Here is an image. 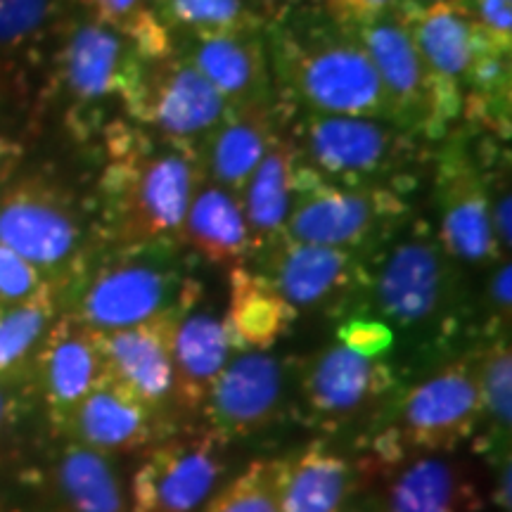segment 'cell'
I'll return each instance as SVG.
<instances>
[{"instance_id":"cell-1","label":"cell","mask_w":512,"mask_h":512,"mask_svg":"<svg viewBox=\"0 0 512 512\" xmlns=\"http://www.w3.org/2000/svg\"><path fill=\"white\" fill-rule=\"evenodd\" d=\"M105 152L93 204L102 242H176L192 195L204 183L200 147L114 119L105 124Z\"/></svg>"},{"instance_id":"cell-2","label":"cell","mask_w":512,"mask_h":512,"mask_svg":"<svg viewBox=\"0 0 512 512\" xmlns=\"http://www.w3.org/2000/svg\"><path fill=\"white\" fill-rule=\"evenodd\" d=\"M280 100L294 112L392 121L380 76L358 38L311 3L287 5L266 29Z\"/></svg>"},{"instance_id":"cell-3","label":"cell","mask_w":512,"mask_h":512,"mask_svg":"<svg viewBox=\"0 0 512 512\" xmlns=\"http://www.w3.org/2000/svg\"><path fill=\"white\" fill-rule=\"evenodd\" d=\"M366 266L356 316L382 320L422 351H448L467 330L472 302L463 266L446 254L430 221L413 216Z\"/></svg>"},{"instance_id":"cell-4","label":"cell","mask_w":512,"mask_h":512,"mask_svg":"<svg viewBox=\"0 0 512 512\" xmlns=\"http://www.w3.org/2000/svg\"><path fill=\"white\" fill-rule=\"evenodd\" d=\"M188 249L178 242H102L57 297L60 313L93 332L176 316L202 299Z\"/></svg>"},{"instance_id":"cell-5","label":"cell","mask_w":512,"mask_h":512,"mask_svg":"<svg viewBox=\"0 0 512 512\" xmlns=\"http://www.w3.org/2000/svg\"><path fill=\"white\" fill-rule=\"evenodd\" d=\"M306 169L332 185L411 195L432 164L434 145L392 121L302 112L287 126Z\"/></svg>"},{"instance_id":"cell-6","label":"cell","mask_w":512,"mask_h":512,"mask_svg":"<svg viewBox=\"0 0 512 512\" xmlns=\"http://www.w3.org/2000/svg\"><path fill=\"white\" fill-rule=\"evenodd\" d=\"M0 245L29 261L60 297L102 235L93 204L60 178L31 171L0 190Z\"/></svg>"},{"instance_id":"cell-7","label":"cell","mask_w":512,"mask_h":512,"mask_svg":"<svg viewBox=\"0 0 512 512\" xmlns=\"http://www.w3.org/2000/svg\"><path fill=\"white\" fill-rule=\"evenodd\" d=\"M482 418L477 349L439 363L392 403L387 425L377 432L366 458L368 472L406 453H453L477 437Z\"/></svg>"},{"instance_id":"cell-8","label":"cell","mask_w":512,"mask_h":512,"mask_svg":"<svg viewBox=\"0 0 512 512\" xmlns=\"http://www.w3.org/2000/svg\"><path fill=\"white\" fill-rule=\"evenodd\" d=\"M145 60L131 41L86 12L74 8L57 31L48 55L50 88L69 107L76 136H88L105 126L102 110L107 102L124 105L143 72Z\"/></svg>"},{"instance_id":"cell-9","label":"cell","mask_w":512,"mask_h":512,"mask_svg":"<svg viewBox=\"0 0 512 512\" xmlns=\"http://www.w3.org/2000/svg\"><path fill=\"white\" fill-rule=\"evenodd\" d=\"M411 219L413 204L401 192L332 185L297 162L294 202L285 223V235L292 240L347 249L368 259Z\"/></svg>"},{"instance_id":"cell-10","label":"cell","mask_w":512,"mask_h":512,"mask_svg":"<svg viewBox=\"0 0 512 512\" xmlns=\"http://www.w3.org/2000/svg\"><path fill=\"white\" fill-rule=\"evenodd\" d=\"M245 266L297 313L318 311L339 320L356 316L368 283L363 256L292 240L285 233L254 247Z\"/></svg>"},{"instance_id":"cell-11","label":"cell","mask_w":512,"mask_h":512,"mask_svg":"<svg viewBox=\"0 0 512 512\" xmlns=\"http://www.w3.org/2000/svg\"><path fill=\"white\" fill-rule=\"evenodd\" d=\"M432 181L434 230L446 254L456 264L472 268L494 266L498 259H505L491 230L484 169L472 128L460 124L434 145Z\"/></svg>"},{"instance_id":"cell-12","label":"cell","mask_w":512,"mask_h":512,"mask_svg":"<svg viewBox=\"0 0 512 512\" xmlns=\"http://www.w3.org/2000/svg\"><path fill=\"white\" fill-rule=\"evenodd\" d=\"M226 470L228 444L209 427L166 434L133 472L131 512H200Z\"/></svg>"},{"instance_id":"cell-13","label":"cell","mask_w":512,"mask_h":512,"mask_svg":"<svg viewBox=\"0 0 512 512\" xmlns=\"http://www.w3.org/2000/svg\"><path fill=\"white\" fill-rule=\"evenodd\" d=\"M297 387L306 425L337 432L387 406L399 375L384 358L354 354L335 342L299 366Z\"/></svg>"},{"instance_id":"cell-14","label":"cell","mask_w":512,"mask_h":512,"mask_svg":"<svg viewBox=\"0 0 512 512\" xmlns=\"http://www.w3.org/2000/svg\"><path fill=\"white\" fill-rule=\"evenodd\" d=\"M121 107L128 121L157 138L197 147L230 110L216 88L174 53L143 64Z\"/></svg>"},{"instance_id":"cell-15","label":"cell","mask_w":512,"mask_h":512,"mask_svg":"<svg viewBox=\"0 0 512 512\" xmlns=\"http://www.w3.org/2000/svg\"><path fill=\"white\" fill-rule=\"evenodd\" d=\"M401 12L422 67L430 76L437 124L446 138L463 114V79L486 34L465 0H444L425 8L401 3Z\"/></svg>"},{"instance_id":"cell-16","label":"cell","mask_w":512,"mask_h":512,"mask_svg":"<svg viewBox=\"0 0 512 512\" xmlns=\"http://www.w3.org/2000/svg\"><path fill=\"white\" fill-rule=\"evenodd\" d=\"M294 363L268 351H238L211 384L202 411L226 444L268 430L290 401Z\"/></svg>"},{"instance_id":"cell-17","label":"cell","mask_w":512,"mask_h":512,"mask_svg":"<svg viewBox=\"0 0 512 512\" xmlns=\"http://www.w3.org/2000/svg\"><path fill=\"white\" fill-rule=\"evenodd\" d=\"M347 29L358 38L380 76L384 93L392 105L394 124L425 143H441L444 133L437 124L430 76L413 46L401 5L363 22L349 24Z\"/></svg>"},{"instance_id":"cell-18","label":"cell","mask_w":512,"mask_h":512,"mask_svg":"<svg viewBox=\"0 0 512 512\" xmlns=\"http://www.w3.org/2000/svg\"><path fill=\"white\" fill-rule=\"evenodd\" d=\"M171 38L174 55L197 69L230 110L280 100L268 60L266 31Z\"/></svg>"},{"instance_id":"cell-19","label":"cell","mask_w":512,"mask_h":512,"mask_svg":"<svg viewBox=\"0 0 512 512\" xmlns=\"http://www.w3.org/2000/svg\"><path fill=\"white\" fill-rule=\"evenodd\" d=\"M375 512H479L484 498L470 467L453 453H406L377 467Z\"/></svg>"},{"instance_id":"cell-20","label":"cell","mask_w":512,"mask_h":512,"mask_svg":"<svg viewBox=\"0 0 512 512\" xmlns=\"http://www.w3.org/2000/svg\"><path fill=\"white\" fill-rule=\"evenodd\" d=\"M176 316L126 330L95 332L107 380L119 384L133 399L169 422L171 413L176 411L174 366L169 349L171 323Z\"/></svg>"},{"instance_id":"cell-21","label":"cell","mask_w":512,"mask_h":512,"mask_svg":"<svg viewBox=\"0 0 512 512\" xmlns=\"http://www.w3.org/2000/svg\"><path fill=\"white\" fill-rule=\"evenodd\" d=\"M102 380L105 363L95 332L60 313L31 366V387L41 396L55 432Z\"/></svg>"},{"instance_id":"cell-22","label":"cell","mask_w":512,"mask_h":512,"mask_svg":"<svg viewBox=\"0 0 512 512\" xmlns=\"http://www.w3.org/2000/svg\"><path fill=\"white\" fill-rule=\"evenodd\" d=\"M171 432L174 422L159 418L107 377L86 399H81L60 430L67 441L93 448L110 458L147 451Z\"/></svg>"},{"instance_id":"cell-23","label":"cell","mask_w":512,"mask_h":512,"mask_svg":"<svg viewBox=\"0 0 512 512\" xmlns=\"http://www.w3.org/2000/svg\"><path fill=\"white\" fill-rule=\"evenodd\" d=\"M294 114L297 112L283 100L228 110L200 143L204 181L221 185L240 197L261 157L290 126Z\"/></svg>"},{"instance_id":"cell-24","label":"cell","mask_w":512,"mask_h":512,"mask_svg":"<svg viewBox=\"0 0 512 512\" xmlns=\"http://www.w3.org/2000/svg\"><path fill=\"white\" fill-rule=\"evenodd\" d=\"M74 0H0V98L27 93Z\"/></svg>"},{"instance_id":"cell-25","label":"cell","mask_w":512,"mask_h":512,"mask_svg":"<svg viewBox=\"0 0 512 512\" xmlns=\"http://www.w3.org/2000/svg\"><path fill=\"white\" fill-rule=\"evenodd\" d=\"M171 366H174L176 411H202L211 384L233 356L223 318L197 304L183 309L171 323Z\"/></svg>"},{"instance_id":"cell-26","label":"cell","mask_w":512,"mask_h":512,"mask_svg":"<svg viewBox=\"0 0 512 512\" xmlns=\"http://www.w3.org/2000/svg\"><path fill=\"white\" fill-rule=\"evenodd\" d=\"M366 467L344 453L311 441L292 458H283L280 512H347Z\"/></svg>"},{"instance_id":"cell-27","label":"cell","mask_w":512,"mask_h":512,"mask_svg":"<svg viewBox=\"0 0 512 512\" xmlns=\"http://www.w3.org/2000/svg\"><path fill=\"white\" fill-rule=\"evenodd\" d=\"M53 512H131L128 489L114 458L64 441L48 465Z\"/></svg>"},{"instance_id":"cell-28","label":"cell","mask_w":512,"mask_h":512,"mask_svg":"<svg viewBox=\"0 0 512 512\" xmlns=\"http://www.w3.org/2000/svg\"><path fill=\"white\" fill-rule=\"evenodd\" d=\"M176 242L207 264L245 266L252 254V238L240 197L204 181L192 195Z\"/></svg>"},{"instance_id":"cell-29","label":"cell","mask_w":512,"mask_h":512,"mask_svg":"<svg viewBox=\"0 0 512 512\" xmlns=\"http://www.w3.org/2000/svg\"><path fill=\"white\" fill-rule=\"evenodd\" d=\"M299 313L247 266L228 268L223 325L233 351H271L292 330Z\"/></svg>"},{"instance_id":"cell-30","label":"cell","mask_w":512,"mask_h":512,"mask_svg":"<svg viewBox=\"0 0 512 512\" xmlns=\"http://www.w3.org/2000/svg\"><path fill=\"white\" fill-rule=\"evenodd\" d=\"M297 147L287 128L273 140L266 155L242 190L240 202L252 238V249L261 242L285 233L287 216L294 202V176H297ZM252 256V254H249Z\"/></svg>"},{"instance_id":"cell-31","label":"cell","mask_w":512,"mask_h":512,"mask_svg":"<svg viewBox=\"0 0 512 512\" xmlns=\"http://www.w3.org/2000/svg\"><path fill=\"white\" fill-rule=\"evenodd\" d=\"M171 36H216L266 31L283 8L271 0H150Z\"/></svg>"},{"instance_id":"cell-32","label":"cell","mask_w":512,"mask_h":512,"mask_svg":"<svg viewBox=\"0 0 512 512\" xmlns=\"http://www.w3.org/2000/svg\"><path fill=\"white\" fill-rule=\"evenodd\" d=\"M477 377L482 396V418H479L477 448L501 463L510 458L512 427V349L510 337L489 339L477 347Z\"/></svg>"},{"instance_id":"cell-33","label":"cell","mask_w":512,"mask_h":512,"mask_svg":"<svg viewBox=\"0 0 512 512\" xmlns=\"http://www.w3.org/2000/svg\"><path fill=\"white\" fill-rule=\"evenodd\" d=\"M60 316L55 290L0 306V380H31L34 358Z\"/></svg>"},{"instance_id":"cell-34","label":"cell","mask_w":512,"mask_h":512,"mask_svg":"<svg viewBox=\"0 0 512 512\" xmlns=\"http://www.w3.org/2000/svg\"><path fill=\"white\" fill-rule=\"evenodd\" d=\"M280 477L283 458L252 460L200 512H280Z\"/></svg>"},{"instance_id":"cell-35","label":"cell","mask_w":512,"mask_h":512,"mask_svg":"<svg viewBox=\"0 0 512 512\" xmlns=\"http://www.w3.org/2000/svg\"><path fill=\"white\" fill-rule=\"evenodd\" d=\"M510 278H512V261L498 259L494 266H489V278H486L484 290V325L482 337L484 342L498 337H510V318H512V297H510Z\"/></svg>"},{"instance_id":"cell-36","label":"cell","mask_w":512,"mask_h":512,"mask_svg":"<svg viewBox=\"0 0 512 512\" xmlns=\"http://www.w3.org/2000/svg\"><path fill=\"white\" fill-rule=\"evenodd\" d=\"M46 290H53V287L29 261L0 245V306L29 302Z\"/></svg>"},{"instance_id":"cell-37","label":"cell","mask_w":512,"mask_h":512,"mask_svg":"<svg viewBox=\"0 0 512 512\" xmlns=\"http://www.w3.org/2000/svg\"><path fill=\"white\" fill-rule=\"evenodd\" d=\"M335 335L342 347L368 358H384L396 342L392 328L370 316H349L339 320Z\"/></svg>"},{"instance_id":"cell-38","label":"cell","mask_w":512,"mask_h":512,"mask_svg":"<svg viewBox=\"0 0 512 512\" xmlns=\"http://www.w3.org/2000/svg\"><path fill=\"white\" fill-rule=\"evenodd\" d=\"M74 3L88 17L117 29L124 36L152 10L150 0H74Z\"/></svg>"},{"instance_id":"cell-39","label":"cell","mask_w":512,"mask_h":512,"mask_svg":"<svg viewBox=\"0 0 512 512\" xmlns=\"http://www.w3.org/2000/svg\"><path fill=\"white\" fill-rule=\"evenodd\" d=\"M472 17L496 46L512 50V0H465Z\"/></svg>"},{"instance_id":"cell-40","label":"cell","mask_w":512,"mask_h":512,"mask_svg":"<svg viewBox=\"0 0 512 512\" xmlns=\"http://www.w3.org/2000/svg\"><path fill=\"white\" fill-rule=\"evenodd\" d=\"M306 3L316 5L318 10H323L335 22L349 27V24L399 8L401 0H306Z\"/></svg>"},{"instance_id":"cell-41","label":"cell","mask_w":512,"mask_h":512,"mask_svg":"<svg viewBox=\"0 0 512 512\" xmlns=\"http://www.w3.org/2000/svg\"><path fill=\"white\" fill-rule=\"evenodd\" d=\"M29 384L31 380H0V446L15 430Z\"/></svg>"},{"instance_id":"cell-42","label":"cell","mask_w":512,"mask_h":512,"mask_svg":"<svg viewBox=\"0 0 512 512\" xmlns=\"http://www.w3.org/2000/svg\"><path fill=\"white\" fill-rule=\"evenodd\" d=\"M22 159H24V145L0 128V190H3L5 185L19 174Z\"/></svg>"},{"instance_id":"cell-43","label":"cell","mask_w":512,"mask_h":512,"mask_svg":"<svg viewBox=\"0 0 512 512\" xmlns=\"http://www.w3.org/2000/svg\"><path fill=\"white\" fill-rule=\"evenodd\" d=\"M510 458L496 463V484H494V503L501 512H512V498H510Z\"/></svg>"},{"instance_id":"cell-44","label":"cell","mask_w":512,"mask_h":512,"mask_svg":"<svg viewBox=\"0 0 512 512\" xmlns=\"http://www.w3.org/2000/svg\"><path fill=\"white\" fill-rule=\"evenodd\" d=\"M406 5H415V8H425V5H434V3H444V0H401Z\"/></svg>"},{"instance_id":"cell-45","label":"cell","mask_w":512,"mask_h":512,"mask_svg":"<svg viewBox=\"0 0 512 512\" xmlns=\"http://www.w3.org/2000/svg\"><path fill=\"white\" fill-rule=\"evenodd\" d=\"M297 3H306V0H285V8L287 5H297Z\"/></svg>"},{"instance_id":"cell-46","label":"cell","mask_w":512,"mask_h":512,"mask_svg":"<svg viewBox=\"0 0 512 512\" xmlns=\"http://www.w3.org/2000/svg\"><path fill=\"white\" fill-rule=\"evenodd\" d=\"M271 3L278 5V8H285V0H271Z\"/></svg>"}]
</instances>
